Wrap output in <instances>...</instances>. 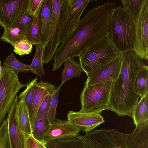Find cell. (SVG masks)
Segmentation results:
<instances>
[{
    "label": "cell",
    "mask_w": 148,
    "mask_h": 148,
    "mask_svg": "<svg viewBox=\"0 0 148 148\" xmlns=\"http://www.w3.org/2000/svg\"><path fill=\"white\" fill-rule=\"evenodd\" d=\"M19 100L17 96L7 117L10 148H26V136L20 127L18 121Z\"/></svg>",
    "instance_id": "12"
},
{
    "label": "cell",
    "mask_w": 148,
    "mask_h": 148,
    "mask_svg": "<svg viewBox=\"0 0 148 148\" xmlns=\"http://www.w3.org/2000/svg\"><path fill=\"white\" fill-rule=\"evenodd\" d=\"M40 11L36 16L32 25L24 36L25 39L32 45L41 44L39 25Z\"/></svg>",
    "instance_id": "26"
},
{
    "label": "cell",
    "mask_w": 148,
    "mask_h": 148,
    "mask_svg": "<svg viewBox=\"0 0 148 148\" xmlns=\"http://www.w3.org/2000/svg\"><path fill=\"white\" fill-rule=\"evenodd\" d=\"M135 40L133 49L140 59L148 60V0H143L135 18Z\"/></svg>",
    "instance_id": "9"
},
{
    "label": "cell",
    "mask_w": 148,
    "mask_h": 148,
    "mask_svg": "<svg viewBox=\"0 0 148 148\" xmlns=\"http://www.w3.org/2000/svg\"><path fill=\"white\" fill-rule=\"evenodd\" d=\"M52 14L51 0H43L39 14L40 45L42 47L45 44L49 34Z\"/></svg>",
    "instance_id": "18"
},
{
    "label": "cell",
    "mask_w": 148,
    "mask_h": 148,
    "mask_svg": "<svg viewBox=\"0 0 148 148\" xmlns=\"http://www.w3.org/2000/svg\"><path fill=\"white\" fill-rule=\"evenodd\" d=\"M29 0H0V26L11 27L27 10Z\"/></svg>",
    "instance_id": "10"
},
{
    "label": "cell",
    "mask_w": 148,
    "mask_h": 148,
    "mask_svg": "<svg viewBox=\"0 0 148 148\" xmlns=\"http://www.w3.org/2000/svg\"><path fill=\"white\" fill-rule=\"evenodd\" d=\"M148 92L138 102L134 109L132 118L135 126L148 120Z\"/></svg>",
    "instance_id": "21"
},
{
    "label": "cell",
    "mask_w": 148,
    "mask_h": 148,
    "mask_svg": "<svg viewBox=\"0 0 148 148\" xmlns=\"http://www.w3.org/2000/svg\"><path fill=\"white\" fill-rule=\"evenodd\" d=\"M43 0H29L27 11L35 17L40 10Z\"/></svg>",
    "instance_id": "36"
},
{
    "label": "cell",
    "mask_w": 148,
    "mask_h": 148,
    "mask_svg": "<svg viewBox=\"0 0 148 148\" xmlns=\"http://www.w3.org/2000/svg\"><path fill=\"white\" fill-rule=\"evenodd\" d=\"M45 145L47 148H90L84 135H79L73 138L51 141Z\"/></svg>",
    "instance_id": "19"
},
{
    "label": "cell",
    "mask_w": 148,
    "mask_h": 148,
    "mask_svg": "<svg viewBox=\"0 0 148 148\" xmlns=\"http://www.w3.org/2000/svg\"><path fill=\"white\" fill-rule=\"evenodd\" d=\"M25 135L26 148H38L36 140L32 135L25 134Z\"/></svg>",
    "instance_id": "37"
},
{
    "label": "cell",
    "mask_w": 148,
    "mask_h": 148,
    "mask_svg": "<svg viewBox=\"0 0 148 148\" xmlns=\"http://www.w3.org/2000/svg\"><path fill=\"white\" fill-rule=\"evenodd\" d=\"M53 93L48 94L45 97L38 107L35 119L48 116Z\"/></svg>",
    "instance_id": "33"
},
{
    "label": "cell",
    "mask_w": 148,
    "mask_h": 148,
    "mask_svg": "<svg viewBox=\"0 0 148 148\" xmlns=\"http://www.w3.org/2000/svg\"><path fill=\"white\" fill-rule=\"evenodd\" d=\"M52 14L49 34L42 48V60L47 64L53 59L59 45L61 30L71 10L70 0H51Z\"/></svg>",
    "instance_id": "4"
},
{
    "label": "cell",
    "mask_w": 148,
    "mask_h": 148,
    "mask_svg": "<svg viewBox=\"0 0 148 148\" xmlns=\"http://www.w3.org/2000/svg\"><path fill=\"white\" fill-rule=\"evenodd\" d=\"M133 132L127 138V148H148V120L136 126Z\"/></svg>",
    "instance_id": "17"
},
{
    "label": "cell",
    "mask_w": 148,
    "mask_h": 148,
    "mask_svg": "<svg viewBox=\"0 0 148 148\" xmlns=\"http://www.w3.org/2000/svg\"><path fill=\"white\" fill-rule=\"evenodd\" d=\"M123 8L134 18H136L141 8L143 0H121Z\"/></svg>",
    "instance_id": "31"
},
{
    "label": "cell",
    "mask_w": 148,
    "mask_h": 148,
    "mask_svg": "<svg viewBox=\"0 0 148 148\" xmlns=\"http://www.w3.org/2000/svg\"><path fill=\"white\" fill-rule=\"evenodd\" d=\"M64 63L61 75L62 85L72 78L80 76L83 71L79 62L75 60L74 58L69 59Z\"/></svg>",
    "instance_id": "20"
},
{
    "label": "cell",
    "mask_w": 148,
    "mask_h": 148,
    "mask_svg": "<svg viewBox=\"0 0 148 148\" xmlns=\"http://www.w3.org/2000/svg\"><path fill=\"white\" fill-rule=\"evenodd\" d=\"M67 120L72 124L83 129L86 133L94 130L97 126L105 122L101 113H89L80 111L69 112Z\"/></svg>",
    "instance_id": "14"
},
{
    "label": "cell",
    "mask_w": 148,
    "mask_h": 148,
    "mask_svg": "<svg viewBox=\"0 0 148 148\" xmlns=\"http://www.w3.org/2000/svg\"><path fill=\"white\" fill-rule=\"evenodd\" d=\"M71 10L68 17L61 30L59 40L60 44L72 33L80 20L85 9L92 0H70Z\"/></svg>",
    "instance_id": "15"
},
{
    "label": "cell",
    "mask_w": 148,
    "mask_h": 148,
    "mask_svg": "<svg viewBox=\"0 0 148 148\" xmlns=\"http://www.w3.org/2000/svg\"><path fill=\"white\" fill-rule=\"evenodd\" d=\"M18 75L12 69L2 66L0 75V127L10 111L18 92L26 86L20 82Z\"/></svg>",
    "instance_id": "7"
},
{
    "label": "cell",
    "mask_w": 148,
    "mask_h": 148,
    "mask_svg": "<svg viewBox=\"0 0 148 148\" xmlns=\"http://www.w3.org/2000/svg\"><path fill=\"white\" fill-rule=\"evenodd\" d=\"M0 148H10L6 119L3 121L0 127Z\"/></svg>",
    "instance_id": "35"
},
{
    "label": "cell",
    "mask_w": 148,
    "mask_h": 148,
    "mask_svg": "<svg viewBox=\"0 0 148 148\" xmlns=\"http://www.w3.org/2000/svg\"><path fill=\"white\" fill-rule=\"evenodd\" d=\"M4 66L10 68L16 73H26L29 71V65L24 64L17 60L13 53L7 56L3 63Z\"/></svg>",
    "instance_id": "28"
},
{
    "label": "cell",
    "mask_w": 148,
    "mask_h": 148,
    "mask_svg": "<svg viewBox=\"0 0 148 148\" xmlns=\"http://www.w3.org/2000/svg\"><path fill=\"white\" fill-rule=\"evenodd\" d=\"M120 53L106 34L84 51L79 58V62L83 71L87 74L107 63Z\"/></svg>",
    "instance_id": "5"
},
{
    "label": "cell",
    "mask_w": 148,
    "mask_h": 148,
    "mask_svg": "<svg viewBox=\"0 0 148 148\" xmlns=\"http://www.w3.org/2000/svg\"><path fill=\"white\" fill-rule=\"evenodd\" d=\"M120 53L121 70L117 78L113 82L110 110L118 116H128L132 118L140 97L134 91L135 79L139 71L147 66L133 51Z\"/></svg>",
    "instance_id": "2"
},
{
    "label": "cell",
    "mask_w": 148,
    "mask_h": 148,
    "mask_svg": "<svg viewBox=\"0 0 148 148\" xmlns=\"http://www.w3.org/2000/svg\"><path fill=\"white\" fill-rule=\"evenodd\" d=\"M83 130L67 120L56 119L50 124L44 138L43 143L45 144L57 140L75 137Z\"/></svg>",
    "instance_id": "13"
},
{
    "label": "cell",
    "mask_w": 148,
    "mask_h": 148,
    "mask_svg": "<svg viewBox=\"0 0 148 148\" xmlns=\"http://www.w3.org/2000/svg\"><path fill=\"white\" fill-rule=\"evenodd\" d=\"M56 89L54 85L48 82L41 80L37 83L35 94L28 108L32 128L34 123L40 105L45 96L48 94L53 93Z\"/></svg>",
    "instance_id": "16"
},
{
    "label": "cell",
    "mask_w": 148,
    "mask_h": 148,
    "mask_svg": "<svg viewBox=\"0 0 148 148\" xmlns=\"http://www.w3.org/2000/svg\"><path fill=\"white\" fill-rule=\"evenodd\" d=\"M148 67L141 69L136 77L134 84L135 93L142 97L148 92Z\"/></svg>",
    "instance_id": "23"
},
{
    "label": "cell",
    "mask_w": 148,
    "mask_h": 148,
    "mask_svg": "<svg viewBox=\"0 0 148 148\" xmlns=\"http://www.w3.org/2000/svg\"><path fill=\"white\" fill-rule=\"evenodd\" d=\"M0 39L1 41L8 43L13 47L18 42L25 39L18 28L12 27L4 29Z\"/></svg>",
    "instance_id": "27"
},
{
    "label": "cell",
    "mask_w": 148,
    "mask_h": 148,
    "mask_svg": "<svg viewBox=\"0 0 148 148\" xmlns=\"http://www.w3.org/2000/svg\"><path fill=\"white\" fill-rule=\"evenodd\" d=\"M135 19L121 5L113 9L107 34L120 53L133 51L135 40Z\"/></svg>",
    "instance_id": "3"
},
{
    "label": "cell",
    "mask_w": 148,
    "mask_h": 148,
    "mask_svg": "<svg viewBox=\"0 0 148 148\" xmlns=\"http://www.w3.org/2000/svg\"><path fill=\"white\" fill-rule=\"evenodd\" d=\"M15 53L20 56L29 54L32 50V45L24 39L17 43L14 47Z\"/></svg>",
    "instance_id": "34"
},
{
    "label": "cell",
    "mask_w": 148,
    "mask_h": 148,
    "mask_svg": "<svg viewBox=\"0 0 148 148\" xmlns=\"http://www.w3.org/2000/svg\"><path fill=\"white\" fill-rule=\"evenodd\" d=\"M2 70V66H1V61L0 60V75Z\"/></svg>",
    "instance_id": "39"
},
{
    "label": "cell",
    "mask_w": 148,
    "mask_h": 148,
    "mask_svg": "<svg viewBox=\"0 0 148 148\" xmlns=\"http://www.w3.org/2000/svg\"><path fill=\"white\" fill-rule=\"evenodd\" d=\"M62 85L61 84L56 88L52 95L47 117L49 122L50 124L56 119V109L58 104L59 96Z\"/></svg>",
    "instance_id": "32"
},
{
    "label": "cell",
    "mask_w": 148,
    "mask_h": 148,
    "mask_svg": "<svg viewBox=\"0 0 148 148\" xmlns=\"http://www.w3.org/2000/svg\"><path fill=\"white\" fill-rule=\"evenodd\" d=\"M38 78L36 77L26 85L25 90L21 93L18 97L19 99H23L28 108L30 106L35 94Z\"/></svg>",
    "instance_id": "30"
},
{
    "label": "cell",
    "mask_w": 148,
    "mask_h": 148,
    "mask_svg": "<svg viewBox=\"0 0 148 148\" xmlns=\"http://www.w3.org/2000/svg\"><path fill=\"white\" fill-rule=\"evenodd\" d=\"M110 17L109 12L101 6L88 12L57 49L53 58L52 71L57 70L66 60L79 58L93 43L106 35Z\"/></svg>",
    "instance_id": "1"
},
{
    "label": "cell",
    "mask_w": 148,
    "mask_h": 148,
    "mask_svg": "<svg viewBox=\"0 0 148 148\" xmlns=\"http://www.w3.org/2000/svg\"><path fill=\"white\" fill-rule=\"evenodd\" d=\"M47 117L36 119L32 128V135L33 137L36 140L43 143L44 138L50 124Z\"/></svg>",
    "instance_id": "24"
},
{
    "label": "cell",
    "mask_w": 148,
    "mask_h": 148,
    "mask_svg": "<svg viewBox=\"0 0 148 148\" xmlns=\"http://www.w3.org/2000/svg\"><path fill=\"white\" fill-rule=\"evenodd\" d=\"M27 10L22 16L11 27L17 28L24 36L33 24L35 18Z\"/></svg>",
    "instance_id": "29"
},
{
    "label": "cell",
    "mask_w": 148,
    "mask_h": 148,
    "mask_svg": "<svg viewBox=\"0 0 148 148\" xmlns=\"http://www.w3.org/2000/svg\"><path fill=\"white\" fill-rule=\"evenodd\" d=\"M112 81L84 86L80 97V111L89 113H101L110 110V101Z\"/></svg>",
    "instance_id": "6"
},
{
    "label": "cell",
    "mask_w": 148,
    "mask_h": 148,
    "mask_svg": "<svg viewBox=\"0 0 148 148\" xmlns=\"http://www.w3.org/2000/svg\"><path fill=\"white\" fill-rule=\"evenodd\" d=\"M128 134L114 129L92 130L84 135L90 148H127L126 140Z\"/></svg>",
    "instance_id": "8"
},
{
    "label": "cell",
    "mask_w": 148,
    "mask_h": 148,
    "mask_svg": "<svg viewBox=\"0 0 148 148\" xmlns=\"http://www.w3.org/2000/svg\"><path fill=\"white\" fill-rule=\"evenodd\" d=\"M121 65V53L104 65L87 74L84 86L109 81H114L119 74Z\"/></svg>",
    "instance_id": "11"
},
{
    "label": "cell",
    "mask_w": 148,
    "mask_h": 148,
    "mask_svg": "<svg viewBox=\"0 0 148 148\" xmlns=\"http://www.w3.org/2000/svg\"><path fill=\"white\" fill-rule=\"evenodd\" d=\"M18 116L19 124L22 131L25 134L32 135L29 109L24 101L21 99L19 100Z\"/></svg>",
    "instance_id": "22"
},
{
    "label": "cell",
    "mask_w": 148,
    "mask_h": 148,
    "mask_svg": "<svg viewBox=\"0 0 148 148\" xmlns=\"http://www.w3.org/2000/svg\"><path fill=\"white\" fill-rule=\"evenodd\" d=\"M36 140L37 143L38 148H47L44 143L37 140Z\"/></svg>",
    "instance_id": "38"
},
{
    "label": "cell",
    "mask_w": 148,
    "mask_h": 148,
    "mask_svg": "<svg viewBox=\"0 0 148 148\" xmlns=\"http://www.w3.org/2000/svg\"><path fill=\"white\" fill-rule=\"evenodd\" d=\"M36 46V53L32 63L29 65V71L41 77L44 76L45 73L42 57V47L40 45H37Z\"/></svg>",
    "instance_id": "25"
}]
</instances>
